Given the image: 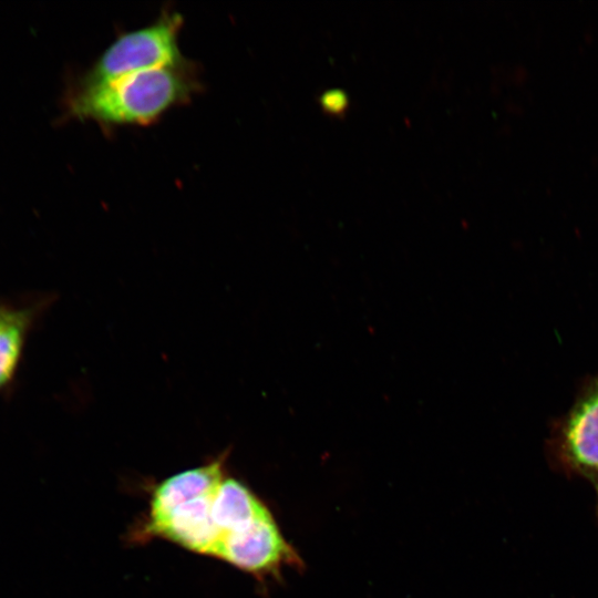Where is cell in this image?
I'll list each match as a JSON object with an SVG mask.
<instances>
[{
    "label": "cell",
    "instance_id": "7a4b0ae2",
    "mask_svg": "<svg viewBox=\"0 0 598 598\" xmlns=\"http://www.w3.org/2000/svg\"><path fill=\"white\" fill-rule=\"evenodd\" d=\"M227 453L204 465L172 475L155 486L144 533L190 551L217 557L220 536L213 502L225 475Z\"/></svg>",
    "mask_w": 598,
    "mask_h": 598
},
{
    "label": "cell",
    "instance_id": "3957f363",
    "mask_svg": "<svg viewBox=\"0 0 598 598\" xmlns=\"http://www.w3.org/2000/svg\"><path fill=\"white\" fill-rule=\"evenodd\" d=\"M182 25L179 13L163 11L153 23L120 34L74 85L103 84L141 71L186 62L178 47Z\"/></svg>",
    "mask_w": 598,
    "mask_h": 598
},
{
    "label": "cell",
    "instance_id": "277c9868",
    "mask_svg": "<svg viewBox=\"0 0 598 598\" xmlns=\"http://www.w3.org/2000/svg\"><path fill=\"white\" fill-rule=\"evenodd\" d=\"M550 453L565 470L598 481V373L585 381L551 430Z\"/></svg>",
    "mask_w": 598,
    "mask_h": 598
},
{
    "label": "cell",
    "instance_id": "8992f818",
    "mask_svg": "<svg viewBox=\"0 0 598 598\" xmlns=\"http://www.w3.org/2000/svg\"><path fill=\"white\" fill-rule=\"evenodd\" d=\"M50 302L49 296L0 302V392L12 383L28 334Z\"/></svg>",
    "mask_w": 598,
    "mask_h": 598
},
{
    "label": "cell",
    "instance_id": "ba28073f",
    "mask_svg": "<svg viewBox=\"0 0 598 598\" xmlns=\"http://www.w3.org/2000/svg\"><path fill=\"white\" fill-rule=\"evenodd\" d=\"M595 486H596V488H597V495H598V481H597V483H596Z\"/></svg>",
    "mask_w": 598,
    "mask_h": 598
},
{
    "label": "cell",
    "instance_id": "5b68a950",
    "mask_svg": "<svg viewBox=\"0 0 598 598\" xmlns=\"http://www.w3.org/2000/svg\"><path fill=\"white\" fill-rule=\"evenodd\" d=\"M217 558L258 577L277 576L285 565L299 563L270 511L228 534L220 544Z\"/></svg>",
    "mask_w": 598,
    "mask_h": 598
},
{
    "label": "cell",
    "instance_id": "6da1fadb",
    "mask_svg": "<svg viewBox=\"0 0 598 598\" xmlns=\"http://www.w3.org/2000/svg\"><path fill=\"white\" fill-rule=\"evenodd\" d=\"M192 64L162 66L91 86L74 85L65 96L66 117L102 127L146 126L199 90Z\"/></svg>",
    "mask_w": 598,
    "mask_h": 598
},
{
    "label": "cell",
    "instance_id": "52a82bcc",
    "mask_svg": "<svg viewBox=\"0 0 598 598\" xmlns=\"http://www.w3.org/2000/svg\"><path fill=\"white\" fill-rule=\"evenodd\" d=\"M267 512V506L244 483L225 476L216 491L212 508L213 520L220 536L219 548L228 534L247 526Z\"/></svg>",
    "mask_w": 598,
    "mask_h": 598
}]
</instances>
